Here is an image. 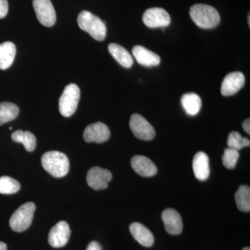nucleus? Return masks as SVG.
I'll return each instance as SVG.
<instances>
[{
    "instance_id": "f257e3e1",
    "label": "nucleus",
    "mask_w": 250,
    "mask_h": 250,
    "mask_svg": "<svg viewBox=\"0 0 250 250\" xmlns=\"http://www.w3.org/2000/svg\"><path fill=\"white\" fill-rule=\"evenodd\" d=\"M190 16L195 24L202 29H213L220 22L218 11L213 6L207 4H196L192 6Z\"/></svg>"
},
{
    "instance_id": "f03ea898",
    "label": "nucleus",
    "mask_w": 250,
    "mask_h": 250,
    "mask_svg": "<svg viewBox=\"0 0 250 250\" xmlns=\"http://www.w3.org/2000/svg\"><path fill=\"white\" fill-rule=\"evenodd\" d=\"M41 163L43 168L57 178L65 177L70 169L68 158L59 151H49L45 153L41 158Z\"/></svg>"
},
{
    "instance_id": "7ed1b4c3",
    "label": "nucleus",
    "mask_w": 250,
    "mask_h": 250,
    "mask_svg": "<svg viewBox=\"0 0 250 250\" xmlns=\"http://www.w3.org/2000/svg\"><path fill=\"white\" fill-rule=\"evenodd\" d=\"M77 23L81 29L86 31L95 40L103 41L106 38V24L89 11H82L77 18Z\"/></svg>"
},
{
    "instance_id": "20e7f679",
    "label": "nucleus",
    "mask_w": 250,
    "mask_h": 250,
    "mask_svg": "<svg viewBox=\"0 0 250 250\" xmlns=\"http://www.w3.org/2000/svg\"><path fill=\"white\" fill-rule=\"evenodd\" d=\"M36 205L34 202H27L21 205L10 218V227L16 232L25 231L32 223Z\"/></svg>"
},
{
    "instance_id": "39448f33",
    "label": "nucleus",
    "mask_w": 250,
    "mask_h": 250,
    "mask_svg": "<svg viewBox=\"0 0 250 250\" xmlns=\"http://www.w3.org/2000/svg\"><path fill=\"white\" fill-rule=\"evenodd\" d=\"M80 99V89L78 85L70 83L65 86L59 99V111L62 116L70 117L76 111Z\"/></svg>"
},
{
    "instance_id": "423d86ee",
    "label": "nucleus",
    "mask_w": 250,
    "mask_h": 250,
    "mask_svg": "<svg viewBox=\"0 0 250 250\" xmlns=\"http://www.w3.org/2000/svg\"><path fill=\"white\" fill-rule=\"evenodd\" d=\"M130 129L136 138L143 141H151L155 137L154 127L142 116L135 113L131 116L129 122Z\"/></svg>"
},
{
    "instance_id": "0eeeda50",
    "label": "nucleus",
    "mask_w": 250,
    "mask_h": 250,
    "mask_svg": "<svg viewBox=\"0 0 250 250\" xmlns=\"http://www.w3.org/2000/svg\"><path fill=\"white\" fill-rule=\"evenodd\" d=\"M38 21L45 27H52L57 21L55 10L50 0H33Z\"/></svg>"
},
{
    "instance_id": "6e6552de",
    "label": "nucleus",
    "mask_w": 250,
    "mask_h": 250,
    "mask_svg": "<svg viewBox=\"0 0 250 250\" xmlns=\"http://www.w3.org/2000/svg\"><path fill=\"white\" fill-rule=\"evenodd\" d=\"M144 24L149 28H164L170 25V15L161 8H151L144 13L143 16Z\"/></svg>"
},
{
    "instance_id": "1a4fd4ad",
    "label": "nucleus",
    "mask_w": 250,
    "mask_h": 250,
    "mask_svg": "<svg viewBox=\"0 0 250 250\" xmlns=\"http://www.w3.org/2000/svg\"><path fill=\"white\" fill-rule=\"evenodd\" d=\"M112 179V174L109 170L98 166L91 167L86 176L87 183L95 190H103L108 187Z\"/></svg>"
},
{
    "instance_id": "9d476101",
    "label": "nucleus",
    "mask_w": 250,
    "mask_h": 250,
    "mask_svg": "<svg viewBox=\"0 0 250 250\" xmlns=\"http://www.w3.org/2000/svg\"><path fill=\"white\" fill-rule=\"evenodd\" d=\"M110 135L107 125L98 122L86 126L83 131V139L87 143H102L107 141Z\"/></svg>"
},
{
    "instance_id": "9b49d317",
    "label": "nucleus",
    "mask_w": 250,
    "mask_h": 250,
    "mask_svg": "<svg viewBox=\"0 0 250 250\" xmlns=\"http://www.w3.org/2000/svg\"><path fill=\"white\" fill-rule=\"evenodd\" d=\"M70 231L68 224L61 221L51 229L49 233V245L53 248H62L67 244L70 238Z\"/></svg>"
},
{
    "instance_id": "f8f14e48",
    "label": "nucleus",
    "mask_w": 250,
    "mask_h": 250,
    "mask_svg": "<svg viewBox=\"0 0 250 250\" xmlns=\"http://www.w3.org/2000/svg\"><path fill=\"white\" fill-rule=\"evenodd\" d=\"M246 82L244 75L241 72H233L225 76L221 85L223 96H231L238 93Z\"/></svg>"
},
{
    "instance_id": "ddd939ff",
    "label": "nucleus",
    "mask_w": 250,
    "mask_h": 250,
    "mask_svg": "<svg viewBox=\"0 0 250 250\" xmlns=\"http://www.w3.org/2000/svg\"><path fill=\"white\" fill-rule=\"evenodd\" d=\"M162 220L167 233L172 235H178L182 233L183 223L182 217L177 210L173 208H167L164 210Z\"/></svg>"
},
{
    "instance_id": "4468645a",
    "label": "nucleus",
    "mask_w": 250,
    "mask_h": 250,
    "mask_svg": "<svg viewBox=\"0 0 250 250\" xmlns=\"http://www.w3.org/2000/svg\"><path fill=\"white\" fill-rule=\"evenodd\" d=\"M131 164L135 172L142 177H153L157 172V167L155 164L149 158L145 156H134L131 159Z\"/></svg>"
},
{
    "instance_id": "2eb2a0df",
    "label": "nucleus",
    "mask_w": 250,
    "mask_h": 250,
    "mask_svg": "<svg viewBox=\"0 0 250 250\" xmlns=\"http://www.w3.org/2000/svg\"><path fill=\"white\" fill-rule=\"evenodd\" d=\"M132 53L137 62L143 66H157L160 64L159 56L143 46H135L133 47Z\"/></svg>"
},
{
    "instance_id": "dca6fc26",
    "label": "nucleus",
    "mask_w": 250,
    "mask_h": 250,
    "mask_svg": "<svg viewBox=\"0 0 250 250\" xmlns=\"http://www.w3.org/2000/svg\"><path fill=\"white\" fill-rule=\"evenodd\" d=\"M194 174L198 180L205 181L209 177V159L203 152H199L194 156L192 161Z\"/></svg>"
},
{
    "instance_id": "f3484780",
    "label": "nucleus",
    "mask_w": 250,
    "mask_h": 250,
    "mask_svg": "<svg viewBox=\"0 0 250 250\" xmlns=\"http://www.w3.org/2000/svg\"><path fill=\"white\" fill-rule=\"evenodd\" d=\"M130 232L136 241L145 247H151L154 244V238L152 232L146 227L139 223L130 225Z\"/></svg>"
},
{
    "instance_id": "a211bd4d",
    "label": "nucleus",
    "mask_w": 250,
    "mask_h": 250,
    "mask_svg": "<svg viewBox=\"0 0 250 250\" xmlns=\"http://www.w3.org/2000/svg\"><path fill=\"white\" fill-rule=\"evenodd\" d=\"M108 52L117 62L126 68H129L134 63V59L129 52L123 46L117 43H110L108 45Z\"/></svg>"
},
{
    "instance_id": "6ab92c4d",
    "label": "nucleus",
    "mask_w": 250,
    "mask_h": 250,
    "mask_svg": "<svg viewBox=\"0 0 250 250\" xmlns=\"http://www.w3.org/2000/svg\"><path fill=\"white\" fill-rule=\"evenodd\" d=\"M182 106L189 116H194L200 112L202 108V100L197 94H184L181 99Z\"/></svg>"
},
{
    "instance_id": "aec40b11",
    "label": "nucleus",
    "mask_w": 250,
    "mask_h": 250,
    "mask_svg": "<svg viewBox=\"0 0 250 250\" xmlns=\"http://www.w3.org/2000/svg\"><path fill=\"white\" fill-rule=\"evenodd\" d=\"M16 54V47L11 42L0 44V69L6 70L11 66Z\"/></svg>"
},
{
    "instance_id": "412c9836",
    "label": "nucleus",
    "mask_w": 250,
    "mask_h": 250,
    "mask_svg": "<svg viewBox=\"0 0 250 250\" xmlns=\"http://www.w3.org/2000/svg\"><path fill=\"white\" fill-rule=\"evenodd\" d=\"M11 138L15 142L22 143L28 152H33L35 149L36 139L30 131L17 130L13 133Z\"/></svg>"
},
{
    "instance_id": "4be33fe9",
    "label": "nucleus",
    "mask_w": 250,
    "mask_h": 250,
    "mask_svg": "<svg viewBox=\"0 0 250 250\" xmlns=\"http://www.w3.org/2000/svg\"><path fill=\"white\" fill-rule=\"evenodd\" d=\"M19 114L17 105L9 102L0 103V125L14 121Z\"/></svg>"
},
{
    "instance_id": "5701e85b",
    "label": "nucleus",
    "mask_w": 250,
    "mask_h": 250,
    "mask_svg": "<svg viewBox=\"0 0 250 250\" xmlns=\"http://www.w3.org/2000/svg\"><path fill=\"white\" fill-rule=\"evenodd\" d=\"M235 200L238 209L244 212L250 210V188L248 186L242 185L235 194Z\"/></svg>"
},
{
    "instance_id": "b1692460",
    "label": "nucleus",
    "mask_w": 250,
    "mask_h": 250,
    "mask_svg": "<svg viewBox=\"0 0 250 250\" xmlns=\"http://www.w3.org/2000/svg\"><path fill=\"white\" fill-rule=\"evenodd\" d=\"M21 189V184L17 180L8 176L0 177V194L11 195Z\"/></svg>"
},
{
    "instance_id": "393cba45",
    "label": "nucleus",
    "mask_w": 250,
    "mask_h": 250,
    "mask_svg": "<svg viewBox=\"0 0 250 250\" xmlns=\"http://www.w3.org/2000/svg\"><path fill=\"white\" fill-rule=\"evenodd\" d=\"M250 140L248 138L243 137L240 133L232 131L229 135L228 146L229 148L240 150L245 147H249Z\"/></svg>"
},
{
    "instance_id": "a878e982",
    "label": "nucleus",
    "mask_w": 250,
    "mask_h": 250,
    "mask_svg": "<svg viewBox=\"0 0 250 250\" xmlns=\"http://www.w3.org/2000/svg\"><path fill=\"white\" fill-rule=\"evenodd\" d=\"M239 156V152L236 149L229 147L227 148L224 151L223 158H222L224 166L228 169L234 168Z\"/></svg>"
},
{
    "instance_id": "bb28decb",
    "label": "nucleus",
    "mask_w": 250,
    "mask_h": 250,
    "mask_svg": "<svg viewBox=\"0 0 250 250\" xmlns=\"http://www.w3.org/2000/svg\"><path fill=\"white\" fill-rule=\"evenodd\" d=\"M9 11L7 0H0V19L6 17Z\"/></svg>"
},
{
    "instance_id": "cd10ccee",
    "label": "nucleus",
    "mask_w": 250,
    "mask_h": 250,
    "mask_svg": "<svg viewBox=\"0 0 250 250\" xmlns=\"http://www.w3.org/2000/svg\"><path fill=\"white\" fill-rule=\"evenodd\" d=\"M86 250H102V248L98 242L92 241L88 244Z\"/></svg>"
},
{
    "instance_id": "c85d7f7f",
    "label": "nucleus",
    "mask_w": 250,
    "mask_h": 250,
    "mask_svg": "<svg viewBox=\"0 0 250 250\" xmlns=\"http://www.w3.org/2000/svg\"><path fill=\"white\" fill-rule=\"evenodd\" d=\"M243 129L248 133V134H250V118L246 120L243 123Z\"/></svg>"
},
{
    "instance_id": "c756f323",
    "label": "nucleus",
    "mask_w": 250,
    "mask_h": 250,
    "mask_svg": "<svg viewBox=\"0 0 250 250\" xmlns=\"http://www.w3.org/2000/svg\"><path fill=\"white\" fill-rule=\"evenodd\" d=\"M7 250V246L3 242H0V250Z\"/></svg>"
},
{
    "instance_id": "7c9ffc66",
    "label": "nucleus",
    "mask_w": 250,
    "mask_h": 250,
    "mask_svg": "<svg viewBox=\"0 0 250 250\" xmlns=\"http://www.w3.org/2000/svg\"><path fill=\"white\" fill-rule=\"evenodd\" d=\"M243 250H250V248L249 247H246V248H243Z\"/></svg>"
},
{
    "instance_id": "2f4dec72",
    "label": "nucleus",
    "mask_w": 250,
    "mask_h": 250,
    "mask_svg": "<svg viewBox=\"0 0 250 250\" xmlns=\"http://www.w3.org/2000/svg\"><path fill=\"white\" fill-rule=\"evenodd\" d=\"M250 14L248 15V24H249V25H250Z\"/></svg>"
}]
</instances>
